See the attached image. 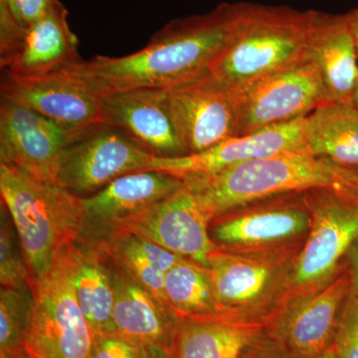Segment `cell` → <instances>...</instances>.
<instances>
[{"label": "cell", "mask_w": 358, "mask_h": 358, "mask_svg": "<svg viewBox=\"0 0 358 358\" xmlns=\"http://www.w3.org/2000/svg\"><path fill=\"white\" fill-rule=\"evenodd\" d=\"M350 23V29H352L353 38H355V45H357L358 53V6L352 9L350 13H345Z\"/></svg>", "instance_id": "e575fe53"}, {"label": "cell", "mask_w": 358, "mask_h": 358, "mask_svg": "<svg viewBox=\"0 0 358 358\" xmlns=\"http://www.w3.org/2000/svg\"><path fill=\"white\" fill-rule=\"evenodd\" d=\"M305 60L317 70L324 103H352L358 53L346 14L313 10Z\"/></svg>", "instance_id": "d6986e66"}, {"label": "cell", "mask_w": 358, "mask_h": 358, "mask_svg": "<svg viewBox=\"0 0 358 358\" xmlns=\"http://www.w3.org/2000/svg\"><path fill=\"white\" fill-rule=\"evenodd\" d=\"M308 150L358 173V110L350 102L320 103L306 117Z\"/></svg>", "instance_id": "cb8c5ba5"}, {"label": "cell", "mask_w": 358, "mask_h": 358, "mask_svg": "<svg viewBox=\"0 0 358 358\" xmlns=\"http://www.w3.org/2000/svg\"><path fill=\"white\" fill-rule=\"evenodd\" d=\"M319 358H338L336 357V352H334L333 346L329 350H327L322 357Z\"/></svg>", "instance_id": "f35d334b"}, {"label": "cell", "mask_w": 358, "mask_h": 358, "mask_svg": "<svg viewBox=\"0 0 358 358\" xmlns=\"http://www.w3.org/2000/svg\"><path fill=\"white\" fill-rule=\"evenodd\" d=\"M339 196L358 206V173L348 171L336 187L331 188Z\"/></svg>", "instance_id": "d6a6232c"}, {"label": "cell", "mask_w": 358, "mask_h": 358, "mask_svg": "<svg viewBox=\"0 0 358 358\" xmlns=\"http://www.w3.org/2000/svg\"><path fill=\"white\" fill-rule=\"evenodd\" d=\"M21 24L27 26L50 11L60 0H0Z\"/></svg>", "instance_id": "4dcf8cb0"}, {"label": "cell", "mask_w": 358, "mask_h": 358, "mask_svg": "<svg viewBox=\"0 0 358 358\" xmlns=\"http://www.w3.org/2000/svg\"><path fill=\"white\" fill-rule=\"evenodd\" d=\"M301 247L254 252L216 249L207 268L223 319L267 327L291 296Z\"/></svg>", "instance_id": "5b68a950"}, {"label": "cell", "mask_w": 358, "mask_h": 358, "mask_svg": "<svg viewBox=\"0 0 358 358\" xmlns=\"http://www.w3.org/2000/svg\"><path fill=\"white\" fill-rule=\"evenodd\" d=\"M101 122L121 131L155 157L187 155L179 138L167 89H103Z\"/></svg>", "instance_id": "4fadbf2b"}, {"label": "cell", "mask_w": 358, "mask_h": 358, "mask_svg": "<svg viewBox=\"0 0 358 358\" xmlns=\"http://www.w3.org/2000/svg\"><path fill=\"white\" fill-rule=\"evenodd\" d=\"M113 275L115 301L112 320L115 334L138 345L162 348L169 352L179 322L178 315L154 294L122 274L114 264Z\"/></svg>", "instance_id": "44dd1931"}, {"label": "cell", "mask_w": 358, "mask_h": 358, "mask_svg": "<svg viewBox=\"0 0 358 358\" xmlns=\"http://www.w3.org/2000/svg\"><path fill=\"white\" fill-rule=\"evenodd\" d=\"M75 242L59 253L50 272L30 282L33 305L26 331L28 358H89L94 334L74 289Z\"/></svg>", "instance_id": "8992f818"}, {"label": "cell", "mask_w": 358, "mask_h": 358, "mask_svg": "<svg viewBox=\"0 0 358 358\" xmlns=\"http://www.w3.org/2000/svg\"><path fill=\"white\" fill-rule=\"evenodd\" d=\"M310 228L294 265L289 296L322 291L345 268V257L358 238V206L331 188L303 193Z\"/></svg>", "instance_id": "52a82bcc"}, {"label": "cell", "mask_w": 358, "mask_h": 358, "mask_svg": "<svg viewBox=\"0 0 358 358\" xmlns=\"http://www.w3.org/2000/svg\"><path fill=\"white\" fill-rule=\"evenodd\" d=\"M31 274L20 238L8 211L1 204L0 224V285L2 288L28 289Z\"/></svg>", "instance_id": "83f0119b"}, {"label": "cell", "mask_w": 358, "mask_h": 358, "mask_svg": "<svg viewBox=\"0 0 358 358\" xmlns=\"http://www.w3.org/2000/svg\"><path fill=\"white\" fill-rule=\"evenodd\" d=\"M82 62L43 76L4 75L1 99L23 106L71 129L101 122L103 88L82 68Z\"/></svg>", "instance_id": "7c38bea8"}, {"label": "cell", "mask_w": 358, "mask_h": 358, "mask_svg": "<svg viewBox=\"0 0 358 358\" xmlns=\"http://www.w3.org/2000/svg\"><path fill=\"white\" fill-rule=\"evenodd\" d=\"M32 305L31 289H0V355L24 352Z\"/></svg>", "instance_id": "4316f807"}, {"label": "cell", "mask_w": 358, "mask_h": 358, "mask_svg": "<svg viewBox=\"0 0 358 358\" xmlns=\"http://www.w3.org/2000/svg\"><path fill=\"white\" fill-rule=\"evenodd\" d=\"M182 179L166 171H136L115 179L82 199L83 227L80 240L100 241L115 223L162 201L178 189Z\"/></svg>", "instance_id": "ac0fdd59"}, {"label": "cell", "mask_w": 358, "mask_h": 358, "mask_svg": "<svg viewBox=\"0 0 358 358\" xmlns=\"http://www.w3.org/2000/svg\"><path fill=\"white\" fill-rule=\"evenodd\" d=\"M229 89L238 136L306 117L324 102L319 75L307 60Z\"/></svg>", "instance_id": "30bf717a"}, {"label": "cell", "mask_w": 358, "mask_h": 358, "mask_svg": "<svg viewBox=\"0 0 358 358\" xmlns=\"http://www.w3.org/2000/svg\"><path fill=\"white\" fill-rule=\"evenodd\" d=\"M152 155L102 122L78 129L59 162L57 182L80 199L100 192L115 179L150 171Z\"/></svg>", "instance_id": "ba28073f"}, {"label": "cell", "mask_w": 358, "mask_h": 358, "mask_svg": "<svg viewBox=\"0 0 358 358\" xmlns=\"http://www.w3.org/2000/svg\"><path fill=\"white\" fill-rule=\"evenodd\" d=\"M141 358H171V355L164 348L145 346L143 357Z\"/></svg>", "instance_id": "d590c367"}, {"label": "cell", "mask_w": 358, "mask_h": 358, "mask_svg": "<svg viewBox=\"0 0 358 358\" xmlns=\"http://www.w3.org/2000/svg\"><path fill=\"white\" fill-rule=\"evenodd\" d=\"M313 10L240 2L229 43L209 73L234 88L305 60Z\"/></svg>", "instance_id": "277c9868"}, {"label": "cell", "mask_w": 358, "mask_h": 358, "mask_svg": "<svg viewBox=\"0 0 358 358\" xmlns=\"http://www.w3.org/2000/svg\"><path fill=\"white\" fill-rule=\"evenodd\" d=\"M143 348L117 334H94L89 358H141Z\"/></svg>", "instance_id": "f546056e"}, {"label": "cell", "mask_w": 358, "mask_h": 358, "mask_svg": "<svg viewBox=\"0 0 358 358\" xmlns=\"http://www.w3.org/2000/svg\"><path fill=\"white\" fill-rule=\"evenodd\" d=\"M0 194L20 238L31 282L39 281L50 272L62 249L79 239L82 199L57 181L36 178L6 162H0Z\"/></svg>", "instance_id": "7a4b0ae2"}, {"label": "cell", "mask_w": 358, "mask_h": 358, "mask_svg": "<svg viewBox=\"0 0 358 358\" xmlns=\"http://www.w3.org/2000/svg\"><path fill=\"white\" fill-rule=\"evenodd\" d=\"M95 244L103 247L115 267L122 274L164 303H166L164 281L167 273L176 264L188 260L152 240L133 233L115 231Z\"/></svg>", "instance_id": "d4e9b609"}, {"label": "cell", "mask_w": 358, "mask_h": 358, "mask_svg": "<svg viewBox=\"0 0 358 358\" xmlns=\"http://www.w3.org/2000/svg\"><path fill=\"white\" fill-rule=\"evenodd\" d=\"M266 327L225 320L179 317L171 358H241Z\"/></svg>", "instance_id": "603a6c76"}, {"label": "cell", "mask_w": 358, "mask_h": 358, "mask_svg": "<svg viewBox=\"0 0 358 358\" xmlns=\"http://www.w3.org/2000/svg\"><path fill=\"white\" fill-rule=\"evenodd\" d=\"M0 358H28L26 352L11 353V355H2Z\"/></svg>", "instance_id": "74e56055"}, {"label": "cell", "mask_w": 358, "mask_h": 358, "mask_svg": "<svg viewBox=\"0 0 358 358\" xmlns=\"http://www.w3.org/2000/svg\"><path fill=\"white\" fill-rule=\"evenodd\" d=\"M241 358H296L282 343L268 333L267 329L247 348Z\"/></svg>", "instance_id": "1f68e13d"}, {"label": "cell", "mask_w": 358, "mask_h": 358, "mask_svg": "<svg viewBox=\"0 0 358 358\" xmlns=\"http://www.w3.org/2000/svg\"><path fill=\"white\" fill-rule=\"evenodd\" d=\"M164 299L179 317L224 320L208 268L193 261H181L169 271Z\"/></svg>", "instance_id": "484cf974"}, {"label": "cell", "mask_w": 358, "mask_h": 358, "mask_svg": "<svg viewBox=\"0 0 358 358\" xmlns=\"http://www.w3.org/2000/svg\"><path fill=\"white\" fill-rule=\"evenodd\" d=\"M345 265L352 282V294L358 298V238L345 257Z\"/></svg>", "instance_id": "836d02e7"}, {"label": "cell", "mask_w": 358, "mask_h": 358, "mask_svg": "<svg viewBox=\"0 0 358 358\" xmlns=\"http://www.w3.org/2000/svg\"><path fill=\"white\" fill-rule=\"evenodd\" d=\"M350 293L352 282L345 267L322 291L289 296L266 329L296 358H319L333 346L341 310Z\"/></svg>", "instance_id": "5bb4252c"}, {"label": "cell", "mask_w": 358, "mask_h": 358, "mask_svg": "<svg viewBox=\"0 0 358 358\" xmlns=\"http://www.w3.org/2000/svg\"><path fill=\"white\" fill-rule=\"evenodd\" d=\"M181 179L182 185L173 194L117 221L103 238L115 231L133 233L176 255L208 267L209 256L218 248L210 235L214 218L196 186L189 178Z\"/></svg>", "instance_id": "9c48e42d"}, {"label": "cell", "mask_w": 358, "mask_h": 358, "mask_svg": "<svg viewBox=\"0 0 358 358\" xmlns=\"http://www.w3.org/2000/svg\"><path fill=\"white\" fill-rule=\"evenodd\" d=\"M352 103L358 110V77L357 83H355V90H353Z\"/></svg>", "instance_id": "8d00e7d4"}, {"label": "cell", "mask_w": 358, "mask_h": 358, "mask_svg": "<svg viewBox=\"0 0 358 358\" xmlns=\"http://www.w3.org/2000/svg\"><path fill=\"white\" fill-rule=\"evenodd\" d=\"M67 8L58 2L50 11L25 26L20 43L4 69L17 78L43 76L78 64V37L71 29Z\"/></svg>", "instance_id": "ffe728a7"}, {"label": "cell", "mask_w": 358, "mask_h": 358, "mask_svg": "<svg viewBox=\"0 0 358 358\" xmlns=\"http://www.w3.org/2000/svg\"><path fill=\"white\" fill-rule=\"evenodd\" d=\"M240 2L178 18L155 33L143 49L122 57L96 56L82 68L103 89H171L209 73L236 28Z\"/></svg>", "instance_id": "6da1fadb"}, {"label": "cell", "mask_w": 358, "mask_h": 358, "mask_svg": "<svg viewBox=\"0 0 358 358\" xmlns=\"http://www.w3.org/2000/svg\"><path fill=\"white\" fill-rule=\"evenodd\" d=\"M167 94L179 138L187 155L238 136L232 93L210 73L167 89Z\"/></svg>", "instance_id": "9a60e30c"}, {"label": "cell", "mask_w": 358, "mask_h": 358, "mask_svg": "<svg viewBox=\"0 0 358 358\" xmlns=\"http://www.w3.org/2000/svg\"><path fill=\"white\" fill-rule=\"evenodd\" d=\"M77 129L18 103L0 106V162L45 180L57 181L61 155Z\"/></svg>", "instance_id": "2e32d148"}, {"label": "cell", "mask_w": 358, "mask_h": 358, "mask_svg": "<svg viewBox=\"0 0 358 358\" xmlns=\"http://www.w3.org/2000/svg\"><path fill=\"white\" fill-rule=\"evenodd\" d=\"M303 193L265 200L214 219L212 240L218 248L231 252L301 247L310 228Z\"/></svg>", "instance_id": "8fae6325"}, {"label": "cell", "mask_w": 358, "mask_h": 358, "mask_svg": "<svg viewBox=\"0 0 358 358\" xmlns=\"http://www.w3.org/2000/svg\"><path fill=\"white\" fill-rule=\"evenodd\" d=\"M305 121L306 117H301L255 133L233 136L195 154L171 159L155 157L150 169L166 171L179 178L210 176L266 155L308 150Z\"/></svg>", "instance_id": "e0dca14e"}, {"label": "cell", "mask_w": 358, "mask_h": 358, "mask_svg": "<svg viewBox=\"0 0 358 358\" xmlns=\"http://www.w3.org/2000/svg\"><path fill=\"white\" fill-rule=\"evenodd\" d=\"M74 289L93 334H115L113 263L100 245L80 239L75 242Z\"/></svg>", "instance_id": "7402d4cb"}, {"label": "cell", "mask_w": 358, "mask_h": 358, "mask_svg": "<svg viewBox=\"0 0 358 358\" xmlns=\"http://www.w3.org/2000/svg\"><path fill=\"white\" fill-rule=\"evenodd\" d=\"M333 348L338 358H358V298L352 293L341 310Z\"/></svg>", "instance_id": "f1b7e54d"}, {"label": "cell", "mask_w": 358, "mask_h": 358, "mask_svg": "<svg viewBox=\"0 0 358 358\" xmlns=\"http://www.w3.org/2000/svg\"><path fill=\"white\" fill-rule=\"evenodd\" d=\"M348 171L305 150L266 155L210 176L185 178L196 186L215 219L275 197L336 187Z\"/></svg>", "instance_id": "3957f363"}]
</instances>
